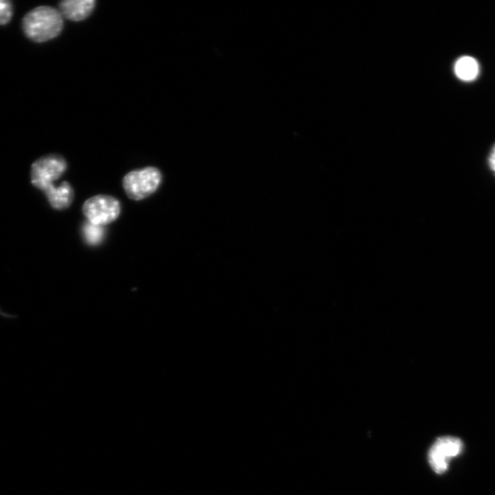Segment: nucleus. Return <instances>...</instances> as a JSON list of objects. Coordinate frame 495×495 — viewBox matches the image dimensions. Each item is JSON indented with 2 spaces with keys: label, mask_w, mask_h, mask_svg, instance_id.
Listing matches in <instances>:
<instances>
[{
  "label": "nucleus",
  "mask_w": 495,
  "mask_h": 495,
  "mask_svg": "<svg viewBox=\"0 0 495 495\" xmlns=\"http://www.w3.org/2000/svg\"><path fill=\"white\" fill-rule=\"evenodd\" d=\"M51 206L58 211L68 209L74 198L73 188L68 182L63 183L60 187H49L44 191Z\"/></svg>",
  "instance_id": "obj_7"
},
{
  "label": "nucleus",
  "mask_w": 495,
  "mask_h": 495,
  "mask_svg": "<svg viewBox=\"0 0 495 495\" xmlns=\"http://www.w3.org/2000/svg\"><path fill=\"white\" fill-rule=\"evenodd\" d=\"M66 160L56 155H51L37 160L32 166V183L44 192L66 172Z\"/></svg>",
  "instance_id": "obj_3"
},
{
  "label": "nucleus",
  "mask_w": 495,
  "mask_h": 495,
  "mask_svg": "<svg viewBox=\"0 0 495 495\" xmlns=\"http://www.w3.org/2000/svg\"><path fill=\"white\" fill-rule=\"evenodd\" d=\"M25 36L36 43L56 38L64 28L63 16L54 8L42 6L28 12L22 20Z\"/></svg>",
  "instance_id": "obj_1"
},
{
  "label": "nucleus",
  "mask_w": 495,
  "mask_h": 495,
  "mask_svg": "<svg viewBox=\"0 0 495 495\" xmlns=\"http://www.w3.org/2000/svg\"><path fill=\"white\" fill-rule=\"evenodd\" d=\"M94 0H66L60 5V13L67 19L81 21L89 17L94 11Z\"/></svg>",
  "instance_id": "obj_6"
},
{
  "label": "nucleus",
  "mask_w": 495,
  "mask_h": 495,
  "mask_svg": "<svg viewBox=\"0 0 495 495\" xmlns=\"http://www.w3.org/2000/svg\"><path fill=\"white\" fill-rule=\"evenodd\" d=\"M104 227L87 222L84 225L83 235L87 244L98 245L103 241L105 236Z\"/></svg>",
  "instance_id": "obj_9"
},
{
  "label": "nucleus",
  "mask_w": 495,
  "mask_h": 495,
  "mask_svg": "<svg viewBox=\"0 0 495 495\" xmlns=\"http://www.w3.org/2000/svg\"><path fill=\"white\" fill-rule=\"evenodd\" d=\"M454 70L458 78L465 82H471L477 78L480 67L475 58L463 56L456 62Z\"/></svg>",
  "instance_id": "obj_8"
},
{
  "label": "nucleus",
  "mask_w": 495,
  "mask_h": 495,
  "mask_svg": "<svg viewBox=\"0 0 495 495\" xmlns=\"http://www.w3.org/2000/svg\"><path fill=\"white\" fill-rule=\"evenodd\" d=\"M489 164L491 166V169L495 172V147L493 148L490 157H489Z\"/></svg>",
  "instance_id": "obj_11"
},
{
  "label": "nucleus",
  "mask_w": 495,
  "mask_h": 495,
  "mask_svg": "<svg viewBox=\"0 0 495 495\" xmlns=\"http://www.w3.org/2000/svg\"><path fill=\"white\" fill-rule=\"evenodd\" d=\"M462 443L451 436H444L435 443L428 452V461L433 471L443 475L448 470L451 459L462 451Z\"/></svg>",
  "instance_id": "obj_5"
},
{
  "label": "nucleus",
  "mask_w": 495,
  "mask_h": 495,
  "mask_svg": "<svg viewBox=\"0 0 495 495\" xmlns=\"http://www.w3.org/2000/svg\"><path fill=\"white\" fill-rule=\"evenodd\" d=\"M161 181V172L157 168L148 167L128 173L124 180V187L132 199L140 200L154 194Z\"/></svg>",
  "instance_id": "obj_2"
},
{
  "label": "nucleus",
  "mask_w": 495,
  "mask_h": 495,
  "mask_svg": "<svg viewBox=\"0 0 495 495\" xmlns=\"http://www.w3.org/2000/svg\"><path fill=\"white\" fill-rule=\"evenodd\" d=\"M13 15V7L10 2L0 0V25L8 24Z\"/></svg>",
  "instance_id": "obj_10"
},
{
  "label": "nucleus",
  "mask_w": 495,
  "mask_h": 495,
  "mask_svg": "<svg viewBox=\"0 0 495 495\" xmlns=\"http://www.w3.org/2000/svg\"><path fill=\"white\" fill-rule=\"evenodd\" d=\"M83 212L89 222L104 227L119 218L121 204L108 196H97L84 203Z\"/></svg>",
  "instance_id": "obj_4"
}]
</instances>
